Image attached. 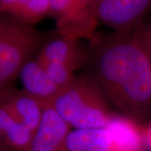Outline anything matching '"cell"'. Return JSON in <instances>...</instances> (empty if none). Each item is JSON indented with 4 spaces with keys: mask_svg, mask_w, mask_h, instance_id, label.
<instances>
[{
    "mask_svg": "<svg viewBox=\"0 0 151 151\" xmlns=\"http://www.w3.org/2000/svg\"><path fill=\"white\" fill-rule=\"evenodd\" d=\"M95 44L93 78L109 104L131 119L145 116L151 108V61L138 29Z\"/></svg>",
    "mask_w": 151,
    "mask_h": 151,
    "instance_id": "1",
    "label": "cell"
},
{
    "mask_svg": "<svg viewBox=\"0 0 151 151\" xmlns=\"http://www.w3.org/2000/svg\"><path fill=\"white\" fill-rule=\"evenodd\" d=\"M47 103L75 129L107 128L113 115L101 87L88 76H75L68 86Z\"/></svg>",
    "mask_w": 151,
    "mask_h": 151,
    "instance_id": "2",
    "label": "cell"
},
{
    "mask_svg": "<svg viewBox=\"0 0 151 151\" xmlns=\"http://www.w3.org/2000/svg\"><path fill=\"white\" fill-rule=\"evenodd\" d=\"M42 38L33 26L14 18L0 19V92L19 75Z\"/></svg>",
    "mask_w": 151,
    "mask_h": 151,
    "instance_id": "3",
    "label": "cell"
},
{
    "mask_svg": "<svg viewBox=\"0 0 151 151\" xmlns=\"http://www.w3.org/2000/svg\"><path fill=\"white\" fill-rule=\"evenodd\" d=\"M50 16L56 20L60 36L97 41L98 18L94 0H50Z\"/></svg>",
    "mask_w": 151,
    "mask_h": 151,
    "instance_id": "4",
    "label": "cell"
},
{
    "mask_svg": "<svg viewBox=\"0 0 151 151\" xmlns=\"http://www.w3.org/2000/svg\"><path fill=\"white\" fill-rule=\"evenodd\" d=\"M151 9L150 0H96L98 20L117 34H130L132 29Z\"/></svg>",
    "mask_w": 151,
    "mask_h": 151,
    "instance_id": "5",
    "label": "cell"
},
{
    "mask_svg": "<svg viewBox=\"0 0 151 151\" xmlns=\"http://www.w3.org/2000/svg\"><path fill=\"white\" fill-rule=\"evenodd\" d=\"M42 103L43 117L29 151H64L70 127L47 102Z\"/></svg>",
    "mask_w": 151,
    "mask_h": 151,
    "instance_id": "6",
    "label": "cell"
},
{
    "mask_svg": "<svg viewBox=\"0 0 151 151\" xmlns=\"http://www.w3.org/2000/svg\"><path fill=\"white\" fill-rule=\"evenodd\" d=\"M0 103L17 120L35 134L43 117L42 101L24 91L8 87L0 92Z\"/></svg>",
    "mask_w": 151,
    "mask_h": 151,
    "instance_id": "7",
    "label": "cell"
},
{
    "mask_svg": "<svg viewBox=\"0 0 151 151\" xmlns=\"http://www.w3.org/2000/svg\"><path fill=\"white\" fill-rule=\"evenodd\" d=\"M37 60L41 64H62L75 70L84 63L86 55L79 40L60 36L45 44Z\"/></svg>",
    "mask_w": 151,
    "mask_h": 151,
    "instance_id": "8",
    "label": "cell"
},
{
    "mask_svg": "<svg viewBox=\"0 0 151 151\" xmlns=\"http://www.w3.org/2000/svg\"><path fill=\"white\" fill-rule=\"evenodd\" d=\"M24 91L42 102H50L60 89L37 59L29 60L19 72Z\"/></svg>",
    "mask_w": 151,
    "mask_h": 151,
    "instance_id": "9",
    "label": "cell"
},
{
    "mask_svg": "<svg viewBox=\"0 0 151 151\" xmlns=\"http://www.w3.org/2000/svg\"><path fill=\"white\" fill-rule=\"evenodd\" d=\"M107 129L109 130L115 151H142L145 135L133 119L113 114Z\"/></svg>",
    "mask_w": 151,
    "mask_h": 151,
    "instance_id": "10",
    "label": "cell"
},
{
    "mask_svg": "<svg viewBox=\"0 0 151 151\" xmlns=\"http://www.w3.org/2000/svg\"><path fill=\"white\" fill-rule=\"evenodd\" d=\"M0 10L32 26L50 16V0H0Z\"/></svg>",
    "mask_w": 151,
    "mask_h": 151,
    "instance_id": "11",
    "label": "cell"
},
{
    "mask_svg": "<svg viewBox=\"0 0 151 151\" xmlns=\"http://www.w3.org/2000/svg\"><path fill=\"white\" fill-rule=\"evenodd\" d=\"M64 151H115L107 128L71 130L65 141Z\"/></svg>",
    "mask_w": 151,
    "mask_h": 151,
    "instance_id": "12",
    "label": "cell"
},
{
    "mask_svg": "<svg viewBox=\"0 0 151 151\" xmlns=\"http://www.w3.org/2000/svg\"><path fill=\"white\" fill-rule=\"evenodd\" d=\"M0 134L11 151H29L35 134L0 103Z\"/></svg>",
    "mask_w": 151,
    "mask_h": 151,
    "instance_id": "13",
    "label": "cell"
},
{
    "mask_svg": "<svg viewBox=\"0 0 151 151\" xmlns=\"http://www.w3.org/2000/svg\"><path fill=\"white\" fill-rule=\"evenodd\" d=\"M41 65L45 68V70H47L49 76H50L52 81H54L55 84L58 86L60 90L66 86H68L75 78V76H74L75 70L67 65H62V64H55V63L41 64Z\"/></svg>",
    "mask_w": 151,
    "mask_h": 151,
    "instance_id": "14",
    "label": "cell"
},
{
    "mask_svg": "<svg viewBox=\"0 0 151 151\" xmlns=\"http://www.w3.org/2000/svg\"><path fill=\"white\" fill-rule=\"evenodd\" d=\"M138 32L151 61V24L145 27L139 28Z\"/></svg>",
    "mask_w": 151,
    "mask_h": 151,
    "instance_id": "15",
    "label": "cell"
},
{
    "mask_svg": "<svg viewBox=\"0 0 151 151\" xmlns=\"http://www.w3.org/2000/svg\"><path fill=\"white\" fill-rule=\"evenodd\" d=\"M10 150L9 149V147L6 145L5 141L4 139L3 136L0 134V151H9Z\"/></svg>",
    "mask_w": 151,
    "mask_h": 151,
    "instance_id": "16",
    "label": "cell"
},
{
    "mask_svg": "<svg viewBox=\"0 0 151 151\" xmlns=\"http://www.w3.org/2000/svg\"><path fill=\"white\" fill-rule=\"evenodd\" d=\"M147 141V144L149 145L150 146V148L151 150V127L148 129V132H147V134L145 135V141Z\"/></svg>",
    "mask_w": 151,
    "mask_h": 151,
    "instance_id": "17",
    "label": "cell"
},
{
    "mask_svg": "<svg viewBox=\"0 0 151 151\" xmlns=\"http://www.w3.org/2000/svg\"><path fill=\"white\" fill-rule=\"evenodd\" d=\"M1 13H2V12H1V10H0V14H1Z\"/></svg>",
    "mask_w": 151,
    "mask_h": 151,
    "instance_id": "18",
    "label": "cell"
},
{
    "mask_svg": "<svg viewBox=\"0 0 151 151\" xmlns=\"http://www.w3.org/2000/svg\"><path fill=\"white\" fill-rule=\"evenodd\" d=\"M9 151H11V150H9Z\"/></svg>",
    "mask_w": 151,
    "mask_h": 151,
    "instance_id": "19",
    "label": "cell"
}]
</instances>
